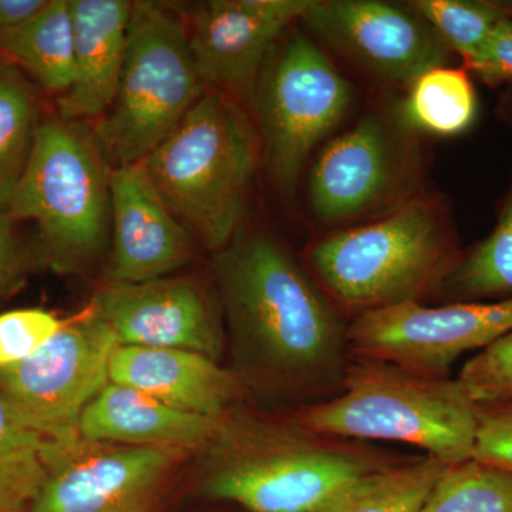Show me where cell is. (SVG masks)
I'll use <instances>...</instances> for the list:
<instances>
[{"label": "cell", "mask_w": 512, "mask_h": 512, "mask_svg": "<svg viewBox=\"0 0 512 512\" xmlns=\"http://www.w3.org/2000/svg\"><path fill=\"white\" fill-rule=\"evenodd\" d=\"M410 8L466 63L478 55L495 25L508 18L503 6L476 0H414Z\"/></svg>", "instance_id": "cell-27"}, {"label": "cell", "mask_w": 512, "mask_h": 512, "mask_svg": "<svg viewBox=\"0 0 512 512\" xmlns=\"http://www.w3.org/2000/svg\"><path fill=\"white\" fill-rule=\"evenodd\" d=\"M473 460L512 473V400L478 406Z\"/></svg>", "instance_id": "cell-30"}, {"label": "cell", "mask_w": 512, "mask_h": 512, "mask_svg": "<svg viewBox=\"0 0 512 512\" xmlns=\"http://www.w3.org/2000/svg\"><path fill=\"white\" fill-rule=\"evenodd\" d=\"M214 269L237 348L259 373L308 387L339 372L340 320L274 238L239 229Z\"/></svg>", "instance_id": "cell-1"}, {"label": "cell", "mask_w": 512, "mask_h": 512, "mask_svg": "<svg viewBox=\"0 0 512 512\" xmlns=\"http://www.w3.org/2000/svg\"><path fill=\"white\" fill-rule=\"evenodd\" d=\"M185 451L83 440L55 446L30 512H154Z\"/></svg>", "instance_id": "cell-11"}, {"label": "cell", "mask_w": 512, "mask_h": 512, "mask_svg": "<svg viewBox=\"0 0 512 512\" xmlns=\"http://www.w3.org/2000/svg\"><path fill=\"white\" fill-rule=\"evenodd\" d=\"M511 330L512 299L437 308L409 302L359 313L348 330V342L365 359L447 377L464 353L483 350Z\"/></svg>", "instance_id": "cell-10"}, {"label": "cell", "mask_w": 512, "mask_h": 512, "mask_svg": "<svg viewBox=\"0 0 512 512\" xmlns=\"http://www.w3.org/2000/svg\"><path fill=\"white\" fill-rule=\"evenodd\" d=\"M319 436L397 441L446 466L473 458L478 406L456 380L365 359L346 370L343 392L301 417Z\"/></svg>", "instance_id": "cell-4"}, {"label": "cell", "mask_w": 512, "mask_h": 512, "mask_svg": "<svg viewBox=\"0 0 512 512\" xmlns=\"http://www.w3.org/2000/svg\"><path fill=\"white\" fill-rule=\"evenodd\" d=\"M37 116L35 87L16 64L0 56V207L8 208L28 163Z\"/></svg>", "instance_id": "cell-23"}, {"label": "cell", "mask_w": 512, "mask_h": 512, "mask_svg": "<svg viewBox=\"0 0 512 512\" xmlns=\"http://www.w3.org/2000/svg\"><path fill=\"white\" fill-rule=\"evenodd\" d=\"M309 259L330 293L360 313L419 302L457 262L443 214L426 200L322 239Z\"/></svg>", "instance_id": "cell-5"}, {"label": "cell", "mask_w": 512, "mask_h": 512, "mask_svg": "<svg viewBox=\"0 0 512 512\" xmlns=\"http://www.w3.org/2000/svg\"><path fill=\"white\" fill-rule=\"evenodd\" d=\"M221 419L181 412L141 390L110 382L84 410L80 440L191 451L207 446Z\"/></svg>", "instance_id": "cell-19"}, {"label": "cell", "mask_w": 512, "mask_h": 512, "mask_svg": "<svg viewBox=\"0 0 512 512\" xmlns=\"http://www.w3.org/2000/svg\"><path fill=\"white\" fill-rule=\"evenodd\" d=\"M110 382L210 419L224 417L238 396L237 377L217 360L184 349L119 345L111 357Z\"/></svg>", "instance_id": "cell-17"}, {"label": "cell", "mask_w": 512, "mask_h": 512, "mask_svg": "<svg viewBox=\"0 0 512 512\" xmlns=\"http://www.w3.org/2000/svg\"><path fill=\"white\" fill-rule=\"evenodd\" d=\"M259 150L237 101L208 89L143 165L180 224L221 251L241 229Z\"/></svg>", "instance_id": "cell-3"}, {"label": "cell", "mask_w": 512, "mask_h": 512, "mask_svg": "<svg viewBox=\"0 0 512 512\" xmlns=\"http://www.w3.org/2000/svg\"><path fill=\"white\" fill-rule=\"evenodd\" d=\"M66 320L43 309H15L0 315V370L39 352Z\"/></svg>", "instance_id": "cell-29"}, {"label": "cell", "mask_w": 512, "mask_h": 512, "mask_svg": "<svg viewBox=\"0 0 512 512\" xmlns=\"http://www.w3.org/2000/svg\"><path fill=\"white\" fill-rule=\"evenodd\" d=\"M313 436L306 429L225 414L202 448V494L251 512H329L387 468Z\"/></svg>", "instance_id": "cell-2"}, {"label": "cell", "mask_w": 512, "mask_h": 512, "mask_svg": "<svg viewBox=\"0 0 512 512\" xmlns=\"http://www.w3.org/2000/svg\"><path fill=\"white\" fill-rule=\"evenodd\" d=\"M92 137L62 119L40 121L10 195L16 221H35L43 252L60 272H79L106 247L110 173Z\"/></svg>", "instance_id": "cell-6"}, {"label": "cell", "mask_w": 512, "mask_h": 512, "mask_svg": "<svg viewBox=\"0 0 512 512\" xmlns=\"http://www.w3.org/2000/svg\"><path fill=\"white\" fill-rule=\"evenodd\" d=\"M47 0H0V30L13 28L32 18Z\"/></svg>", "instance_id": "cell-33"}, {"label": "cell", "mask_w": 512, "mask_h": 512, "mask_svg": "<svg viewBox=\"0 0 512 512\" xmlns=\"http://www.w3.org/2000/svg\"><path fill=\"white\" fill-rule=\"evenodd\" d=\"M416 512H512V473L473 458L448 466Z\"/></svg>", "instance_id": "cell-24"}, {"label": "cell", "mask_w": 512, "mask_h": 512, "mask_svg": "<svg viewBox=\"0 0 512 512\" xmlns=\"http://www.w3.org/2000/svg\"><path fill=\"white\" fill-rule=\"evenodd\" d=\"M0 56L29 73L47 92L63 96L74 80L69 0H50L32 18L0 30Z\"/></svg>", "instance_id": "cell-20"}, {"label": "cell", "mask_w": 512, "mask_h": 512, "mask_svg": "<svg viewBox=\"0 0 512 512\" xmlns=\"http://www.w3.org/2000/svg\"><path fill=\"white\" fill-rule=\"evenodd\" d=\"M117 346L114 333L90 308L64 322L35 355L0 370V390L30 429L57 447H72L80 441L84 410L110 383Z\"/></svg>", "instance_id": "cell-9"}, {"label": "cell", "mask_w": 512, "mask_h": 512, "mask_svg": "<svg viewBox=\"0 0 512 512\" xmlns=\"http://www.w3.org/2000/svg\"><path fill=\"white\" fill-rule=\"evenodd\" d=\"M92 309L119 345L192 350L214 360L221 355L222 332L214 306L201 286L187 279L107 282Z\"/></svg>", "instance_id": "cell-14"}, {"label": "cell", "mask_w": 512, "mask_h": 512, "mask_svg": "<svg viewBox=\"0 0 512 512\" xmlns=\"http://www.w3.org/2000/svg\"><path fill=\"white\" fill-rule=\"evenodd\" d=\"M207 90L181 19L160 3H133L119 87L97 141L116 167L143 163Z\"/></svg>", "instance_id": "cell-7"}, {"label": "cell", "mask_w": 512, "mask_h": 512, "mask_svg": "<svg viewBox=\"0 0 512 512\" xmlns=\"http://www.w3.org/2000/svg\"><path fill=\"white\" fill-rule=\"evenodd\" d=\"M447 467L426 456L406 466L384 468L329 512H416Z\"/></svg>", "instance_id": "cell-26"}, {"label": "cell", "mask_w": 512, "mask_h": 512, "mask_svg": "<svg viewBox=\"0 0 512 512\" xmlns=\"http://www.w3.org/2000/svg\"><path fill=\"white\" fill-rule=\"evenodd\" d=\"M313 35L379 79L412 84L448 52L412 8L380 0H311L303 13Z\"/></svg>", "instance_id": "cell-12"}, {"label": "cell", "mask_w": 512, "mask_h": 512, "mask_svg": "<svg viewBox=\"0 0 512 512\" xmlns=\"http://www.w3.org/2000/svg\"><path fill=\"white\" fill-rule=\"evenodd\" d=\"M252 94L269 173L291 191L312 151L349 110L352 84L312 39L295 33L269 55Z\"/></svg>", "instance_id": "cell-8"}, {"label": "cell", "mask_w": 512, "mask_h": 512, "mask_svg": "<svg viewBox=\"0 0 512 512\" xmlns=\"http://www.w3.org/2000/svg\"><path fill=\"white\" fill-rule=\"evenodd\" d=\"M457 382L477 406L512 400V330L461 369Z\"/></svg>", "instance_id": "cell-28"}, {"label": "cell", "mask_w": 512, "mask_h": 512, "mask_svg": "<svg viewBox=\"0 0 512 512\" xmlns=\"http://www.w3.org/2000/svg\"><path fill=\"white\" fill-rule=\"evenodd\" d=\"M480 79L488 84L512 80V19L510 16L495 25L478 55L467 63Z\"/></svg>", "instance_id": "cell-31"}, {"label": "cell", "mask_w": 512, "mask_h": 512, "mask_svg": "<svg viewBox=\"0 0 512 512\" xmlns=\"http://www.w3.org/2000/svg\"><path fill=\"white\" fill-rule=\"evenodd\" d=\"M16 221L8 208L0 207V299L18 284L23 271V252Z\"/></svg>", "instance_id": "cell-32"}, {"label": "cell", "mask_w": 512, "mask_h": 512, "mask_svg": "<svg viewBox=\"0 0 512 512\" xmlns=\"http://www.w3.org/2000/svg\"><path fill=\"white\" fill-rule=\"evenodd\" d=\"M52 448L0 390V512L30 511L49 473Z\"/></svg>", "instance_id": "cell-21"}, {"label": "cell", "mask_w": 512, "mask_h": 512, "mask_svg": "<svg viewBox=\"0 0 512 512\" xmlns=\"http://www.w3.org/2000/svg\"><path fill=\"white\" fill-rule=\"evenodd\" d=\"M74 40V80L57 100L60 119L103 116L113 104L126 55L133 2L69 0Z\"/></svg>", "instance_id": "cell-18"}, {"label": "cell", "mask_w": 512, "mask_h": 512, "mask_svg": "<svg viewBox=\"0 0 512 512\" xmlns=\"http://www.w3.org/2000/svg\"><path fill=\"white\" fill-rule=\"evenodd\" d=\"M444 291L463 299L512 292V192L497 227L446 276Z\"/></svg>", "instance_id": "cell-25"}, {"label": "cell", "mask_w": 512, "mask_h": 512, "mask_svg": "<svg viewBox=\"0 0 512 512\" xmlns=\"http://www.w3.org/2000/svg\"><path fill=\"white\" fill-rule=\"evenodd\" d=\"M113 248L107 282L165 278L191 258V234L171 214L143 163L110 171Z\"/></svg>", "instance_id": "cell-15"}, {"label": "cell", "mask_w": 512, "mask_h": 512, "mask_svg": "<svg viewBox=\"0 0 512 512\" xmlns=\"http://www.w3.org/2000/svg\"><path fill=\"white\" fill-rule=\"evenodd\" d=\"M311 0H211L191 12L190 42L195 67L207 89L254 92L272 46L302 19Z\"/></svg>", "instance_id": "cell-13"}, {"label": "cell", "mask_w": 512, "mask_h": 512, "mask_svg": "<svg viewBox=\"0 0 512 512\" xmlns=\"http://www.w3.org/2000/svg\"><path fill=\"white\" fill-rule=\"evenodd\" d=\"M476 113V92L467 73L440 66L414 80L400 119L413 130L447 137L466 131Z\"/></svg>", "instance_id": "cell-22"}, {"label": "cell", "mask_w": 512, "mask_h": 512, "mask_svg": "<svg viewBox=\"0 0 512 512\" xmlns=\"http://www.w3.org/2000/svg\"><path fill=\"white\" fill-rule=\"evenodd\" d=\"M397 178L392 136L377 117H363L316 158L309 177L312 210L326 222L359 217L392 192Z\"/></svg>", "instance_id": "cell-16"}, {"label": "cell", "mask_w": 512, "mask_h": 512, "mask_svg": "<svg viewBox=\"0 0 512 512\" xmlns=\"http://www.w3.org/2000/svg\"><path fill=\"white\" fill-rule=\"evenodd\" d=\"M30 512V511H29Z\"/></svg>", "instance_id": "cell-34"}]
</instances>
